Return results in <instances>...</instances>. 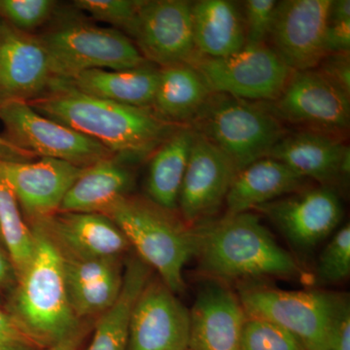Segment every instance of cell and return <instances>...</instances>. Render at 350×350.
Returning <instances> with one entry per match:
<instances>
[{"label": "cell", "instance_id": "44dd1931", "mask_svg": "<svg viewBox=\"0 0 350 350\" xmlns=\"http://www.w3.org/2000/svg\"><path fill=\"white\" fill-rule=\"evenodd\" d=\"M135 175L116 157L85 167L64 196L57 213L107 214L120 200L131 195Z\"/></svg>", "mask_w": 350, "mask_h": 350}, {"label": "cell", "instance_id": "5b68a950", "mask_svg": "<svg viewBox=\"0 0 350 350\" xmlns=\"http://www.w3.org/2000/svg\"><path fill=\"white\" fill-rule=\"evenodd\" d=\"M189 126L222 152L238 172L267 158L286 133L262 103L220 93L209 96Z\"/></svg>", "mask_w": 350, "mask_h": 350}, {"label": "cell", "instance_id": "ba28073f", "mask_svg": "<svg viewBox=\"0 0 350 350\" xmlns=\"http://www.w3.org/2000/svg\"><path fill=\"white\" fill-rule=\"evenodd\" d=\"M191 66L204 78L213 93L253 103H271L280 96L292 70L268 44L245 45L225 57L200 56Z\"/></svg>", "mask_w": 350, "mask_h": 350}, {"label": "cell", "instance_id": "6da1fadb", "mask_svg": "<svg viewBox=\"0 0 350 350\" xmlns=\"http://www.w3.org/2000/svg\"><path fill=\"white\" fill-rule=\"evenodd\" d=\"M27 103L46 118L100 142L128 165L150 158L183 126L167 121L151 107L87 96L61 79L53 80L47 93Z\"/></svg>", "mask_w": 350, "mask_h": 350}, {"label": "cell", "instance_id": "ee69618b", "mask_svg": "<svg viewBox=\"0 0 350 350\" xmlns=\"http://www.w3.org/2000/svg\"><path fill=\"white\" fill-rule=\"evenodd\" d=\"M187 350H191V349H187Z\"/></svg>", "mask_w": 350, "mask_h": 350}, {"label": "cell", "instance_id": "603a6c76", "mask_svg": "<svg viewBox=\"0 0 350 350\" xmlns=\"http://www.w3.org/2000/svg\"><path fill=\"white\" fill-rule=\"evenodd\" d=\"M196 48L202 56H232L246 45L241 6L229 0L192 2Z\"/></svg>", "mask_w": 350, "mask_h": 350}, {"label": "cell", "instance_id": "8992f818", "mask_svg": "<svg viewBox=\"0 0 350 350\" xmlns=\"http://www.w3.org/2000/svg\"><path fill=\"white\" fill-rule=\"evenodd\" d=\"M236 292L248 317L286 329L306 350H325L334 320L347 297L317 289L288 291L264 280L238 283Z\"/></svg>", "mask_w": 350, "mask_h": 350}, {"label": "cell", "instance_id": "5bb4252c", "mask_svg": "<svg viewBox=\"0 0 350 350\" xmlns=\"http://www.w3.org/2000/svg\"><path fill=\"white\" fill-rule=\"evenodd\" d=\"M331 1H278L268 45L292 71L313 70L326 56L324 40Z\"/></svg>", "mask_w": 350, "mask_h": 350}, {"label": "cell", "instance_id": "7a4b0ae2", "mask_svg": "<svg viewBox=\"0 0 350 350\" xmlns=\"http://www.w3.org/2000/svg\"><path fill=\"white\" fill-rule=\"evenodd\" d=\"M194 257L206 278L230 284L276 278L296 280L306 273L273 238L257 214H227L193 226Z\"/></svg>", "mask_w": 350, "mask_h": 350}, {"label": "cell", "instance_id": "9a60e30c", "mask_svg": "<svg viewBox=\"0 0 350 350\" xmlns=\"http://www.w3.org/2000/svg\"><path fill=\"white\" fill-rule=\"evenodd\" d=\"M237 174L222 152L195 133L178 198L184 222L193 227L213 218L225 204Z\"/></svg>", "mask_w": 350, "mask_h": 350}, {"label": "cell", "instance_id": "f546056e", "mask_svg": "<svg viewBox=\"0 0 350 350\" xmlns=\"http://www.w3.org/2000/svg\"><path fill=\"white\" fill-rule=\"evenodd\" d=\"M350 275V226L345 224L336 232L322 250L315 269V282L334 285L345 282Z\"/></svg>", "mask_w": 350, "mask_h": 350}, {"label": "cell", "instance_id": "74e56055", "mask_svg": "<svg viewBox=\"0 0 350 350\" xmlns=\"http://www.w3.org/2000/svg\"><path fill=\"white\" fill-rule=\"evenodd\" d=\"M8 342H27L32 344L13 315L0 310V344Z\"/></svg>", "mask_w": 350, "mask_h": 350}, {"label": "cell", "instance_id": "b9f144b4", "mask_svg": "<svg viewBox=\"0 0 350 350\" xmlns=\"http://www.w3.org/2000/svg\"><path fill=\"white\" fill-rule=\"evenodd\" d=\"M85 334H86V330L82 328L81 330L73 334L70 337L64 338L62 342L39 350H79L80 345H81L83 340H84Z\"/></svg>", "mask_w": 350, "mask_h": 350}, {"label": "cell", "instance_id": "8d00e7d4", "mask_svg": "<svg viewBox=\"0 0 350 350\" xmlns=\"http://www.w3.org/2000/svg\"><path fill=\"white\" fill-rule=\"evenodd\" d=\"M326 54L349 53L350 21L342 23H328L324 40Z\"/></svg>", "mask_w": 350, "mask_h": 350}, {"label": "cell", "instance_id": "4316f807", "mask_svg": "<svg viewBox=\"0 0 350 350\" xmlns=\"http://www.w3.org/2000/svg\"><path fill=\"white\" fill-rule=\"evenodd\" d=\"M153 269L138 256L131 257L124 269V282L118 300L96 319L93 337L85 350H128L131 310Z\"/></svg>", "mask_w": 350, "mask_h": 350}, {"label": "cell", "instance_id": "1f68e13d", "mask_svg": "<svg viewBox=\"0 0 350 350\" xmlns=\"http://www.w3.org/2000/svg\"><path fill=\"white\" fill-rule=\"evenodd\" d=\"M56 7L52 0H0V17L15 29L32 33L49 22Z\"/></svg>", "mask_w": 350, "mask_h": 350}, {"label": "cell", "instance_id": "ac0fdd59", "mask_svg": "<svg viewBox=\"0 0 350 350\" xmlns=\"http://www.w3.org/2000/svg\"><path fill=\"white\" fill-rule=\"evenodd\" d=\"M189 313V349L241 350L247 314L230 284L206 278L200 285Z\"/></svg>", "mask_w": 350, "mask_h": 350}, {"label": "cell", "instance_id": "4dcf8cb0", "mask_svg": "<svg viewBox=\"0 0 350 350\" xmlns=\"http://www.w3.org/2000/svg\"><path fill=\"white\" fill-rule=\"evenodd\" d=\"M241 350H306L286 329L260 317H246L241 338Z\"/></svg>", "mask_w": 350, "mask_h": 350}, {"label": "cell", "instance_id": "d6a6232c", "mask_svg": "<svg viewBox=\"0 0 350 350\" xmlns=\"http://www.w3.org/2000/svg\"><path fill=\"white\" fill-rule=\"evenodd\" d=\"M142 1L138 0H76L73 5L93 19L112 25L126 36L137 17Z\"/></svg>", "mask_w": 350, "mask_h": 350}, {"label": "cell", "instance_id": "e575fe53", "mask_svg": "<svg viewBox=\"0 0 350 350\" xmlns=\"http://www.w3.org/2000/svg\"><path fill=\"white\" fill-rule=\"evenodd\" d=\"M329 82L350 96L349 53L328 54L315 68Z\"/></svg>", "mask_w": 350, "mask_h": 350}, {"label": "cell", "instance_id": "2e32d148", "mask_svg": "<svg viewBox=\"0 0 350 350\" xmlns=\"http://www.w3.org/2000/svg\"><path fill=\"white\" fill-rule=\"evenodd\" d=\"M84 170L57 159L0 160V178L12 190L29 222L57 213L64 196Z\"/></svg>", "mask_w": 350, "mask_h": 350}, {"label": "cell", "instance_id": "836d02e7", "mask_svg": "<svg viewBox=\"0 0 350 350\" xmlns=\"http://www.w3.org/2000/svg\"><path fill=\"white\" fill-rule=\"evenodd\" d=\"M275 0H247L241 5L245 31L246 45L268 44L273 17Z\"/></svg>", "mask_w": 350, "mask_h": 350}, {"label": "cell", "instance_id": "d6986e66", "mask_svg": "<svg viewBox=\"0 0 350 350\" xmlns=\"http://www.w3.org/2000/svg\"><path fill=\"white\" fill-rule=\"evenodd\" d=\"M29 224L39 226L64 257L122 258L131 248L118 226L105 214L56 213Z\"/></svg>", "mask_w": 350, "mask_h": 350}, {"label": "cell", "instance_id": "ab89813d", "mask_svg": "<svg viewBox=\"0 0 350 350\" xmlns=\"http://www.w3.org/2000/svg\"><path fill=\"white\" fill-rule=\"evenodd\" d=\"M350 21L349 0H332L329 8L328 23H342Z\"/></svg>", "mask_w": 350, "mask_h": 350}, {"label": "cell", "instance_id": "7bdbcfd3", "mask_svg": "<svg viewBox=\"0 0 350 350\" xmlns=\"http://www.w3.org/2000/svg\"><path fill=\"white\" fill-rule=\"evenodd\" d=\"M0 350H39L36 345L27 342H8L0 344Z\"/></svg>", "mask_w": 350, "mask_h": 350}, {"label": "cell", "instance_id": "ffe728a7", "mask_svg": "<svg viewBox=\"0 0 350 350\" xmlns=\"http://www.w3.org/2000/svg\"><path fill=\"white\" fill-rule=\"evenodd\" d=\"M308 180L338 190L350 170L349 146L342 137L301 130L285 133L269 154Z\"/></svg>", "mask_w": 350, "mask_h": 350}, {"label": "cell", "instance_id": "4fadbf2b", "mask_svg": "<svg viewBox=\"0 0 350 350\" xmlns=\"http://www.w3.org/2000/svg\"><path fill=\"white\" fill-rule=\"evenodd\" d=\"M190 313L159 276L152 275L131 310L128 350H187Z\"/></svg>", "mask_w": 350, "mask_h": 350}, {"label": "cell", "instance_id": "7402d4cb", "mask_svg": "<svg viewBox=\"0 0 350 350\" xmlns=\"http://www.w3.org/2000/svg\"><path fill=\"white\" fill-rule=\"evenodd\" d=\"M308 179L275 159L262 158L234 176L227 198V214L248 213L262 204L308 187Z\"/></svg>", "mask_w": 350, "mask_h": 350}, {"label": "cell", "instance_id": "8fae6325", "mask_svg": "<svg viewBox=\"0 0 350 350\" xmlns=\"http://www.w3.org/2000/svg\"><path fill=\"white\" fill-rule=\"evenodd\" d=\"M126 36L147 62L160 68L192 64L202 56L195 45L192 2L186 0L142 1Z\"/></svg>", "mask_w": 350, "mask_h": 350}, {"label": "cell", "instance_id": "d4e9b609", "mask_svg": "<svg viewBox=\"0 0 350 350\" xmlns=\"http://www.w3.org/2000/svg\"><path fill=\"white\" fill-rule=\"evenodd\" d=\"M194 138L190 126H181L149 158L145 191L147 199L157 206L178 211L179 193Z\"/></svg>", "mask_w": 350, "mask_h": 350}, {"label": "cell", "instance_id": "277c9868", "mask_svg": "<svg viewBox=\"0 0 350 350\" xmlns=\"http://www.w3.org/2000/svg\"><path fill=\"white\" fill-rule=\"evenodd\" d=\"M105 215L115 223L139 257L174 292L185 290L183 269L194 257L192 227L175 211L157 206L147 198L129 195Z\"/></svg>", "mask_w": 350, "mask_h": 350}, {"label": "cell", "instance_id": "e0dca14e", "mask_svg": "<svg viewBox=\"0 0 350 350\" xmlns=\"http://www.w3.org/2000/svg\"><path fill=\"white\" fill-rule=\"evenodd\" d=\"M54 79L49 57L36 34L0 21V105L40 98Z\"/></svg>", "mask_w": 350, "mask_h": 350}, {"label": "cell", "instance_id": "3957f363", "mask_svg": "<svg viewBox=\"0 0 350 350\" xmlns=\"http://www.w3.org/2000/svg\"><path fill=\"white\" fill-rule=\"evenodd\" d=\"M29 225L36 237V250L17 282L12 315L32 344L42 349L83 327L69 304L61 253L39 226Z\"/></svg>", "mask_w": 350, "mask_h": 350}, {"label": "cell", "instance_id": "30bf717a", "mask_svg": "<svg viewBox=\"0 0 350 350\" xmlns=\"http://www.w3.org/2000/svg\"><path fill=\"white\" fill-rule=\"evenodd\" d=\"M280 120L306 131L340 137L349 130L350 96L319 71H292L280 96L262 103Z\"/></svg>", "mask_w": 350, "mask_h": 350}, {"label": "cell", "instance_id": "7c38bea8", "mask_svg": "<svg viewBox=\"0 0 350 350\" xmlns=\"http://www.w3.org/2000/svg\"><path fill=\"white\" fill-rule=\"evenodd\" d=\"M262 214L295 250L308 253L331 236L344 216L338 190L326 186L306 187L262 204Z\"/></svg>", "mask_w": 350, "mask_h": 350}, {"label": "cell", "instance_id": "f1b7e54d", "mask_svg": "<svg viewBox=\"0 0 350 350\" xmlns=\"http://www.w3.org/2000/svg\"><path fill=\"white\" fill-rule=\"evenodd\" d=\"M123 282L124 269L96 282L66 285L69 304L76 319L81 322L83 319H98L107 312L118 300Z\"/></svg>", "mask_w": 350, "mask_h": 350}, {"label": "cell", "instance_id": "83f0119b", "mask_svg": "<svg viewBox=\"0 0 350 350\" xmlns=\"http://www.w3.org/2000/svg\"><path fill=\"white\" fill-rule=\"evenodd\" d=\"M0 239L5 247L16 278H22L29 268L34 250L36 237L12 190L0 178Z\"/></svg>", "mask_w": 350, "mask_h": 350}, {"label": "cell", "instance_id": "d590c367", "mask_svg": "<svg viewBox=\"0 0 350 350\" xmlns=\"http://www.w3.org/2000/svg\"><path fill=\"white\" fill-rule=\"evenodd\" d=\"M325 350H350V306L349 297L334 320Z\"/></svg>", "mask_w": 350, "mask_h": 350}, {"label": "cell", "instance_id": "f35d334b", "mask_svg": "<svg viewBox=\"0 0 350 350\" xmlns=\"http://www.w3.org/2000/svg\"><path fill=\"white\" fill-rule=\"evenodd\" d=\"M36 159L38 157L34 154L16 146L5 137H0V160L29 162V161L36 160Z\"/></svg>", "mask_w": 350, "mask_h": 350}, {"label": "cell", "instance_id": "cb8c5ba5", "mask_svg": "<svg viewBox=\"0 0 350 350\" xmlns=\"http://www.w3.org/2000/svg\"><path fill=\"white\" fill-rule=\"evenodd\" d=\"M61 80L87 96L130 107L152 108L159 68L147 64L126 70L91 69L70 79Z\"/></svg>", "mask_w": 350, "mask_h": 350}, {"label": "cell", "instance_id": "484cf974", "mask_svg": "<svg viewBox=\"0 0 350 350\" xmlns=\"http://www.w3.org/2000/svg\"><path fill=\"white\" fill-rule=\"evenodd\" d=\"M211 94L204 78L191 64L159 68L152 108L167 121L189 126Z\"/></svg>", "mask_w": 350, "mask_h": 350}, {"label": "cell", "instance_id": "60d3db41", "mask_svg": "<svg viewBox=\"0 0 350 350\" xmlns=\"http://www.w3.org/2000/svg\"><path fill=\"white\" fill-rule=\"evenodd\" d=\"M13 284L17 285L15 271L6 253L0 247V289Z\"/></svg>", "mask_w": 350, "mask_h": 350}, {"label": "cell", "instance_id": "9c48e42d", "mask_svg": "<svg viewBox=\"0 0 350 350\" xmlns=\"http://www.w3.org/2000/svg\"><path fill=\"white\" fill-rule=\"evenodd\" d=\"M0 121L7 140L38 158L57 159L87 167L116 157L100 142L46 118L24 101L0 105Z\"/></svg>", "mask_w": 350, "mask_h": 350}, {"label": "cell", "instance_id": "52a82bcc", "mask_svg": "<svg viewBox=\"0 0 350 350\" xmlns=\"http://www.w3.org/2000/svg\"><path fill=\"white\" fill-rule=\"evenodd\" d=\"M55 79H70L91 69L126 70L150 64L123 32L86 23H61L38 34Z\"/></svg>", "mask_w": 350, "mask_h": 350}]
</instances>
